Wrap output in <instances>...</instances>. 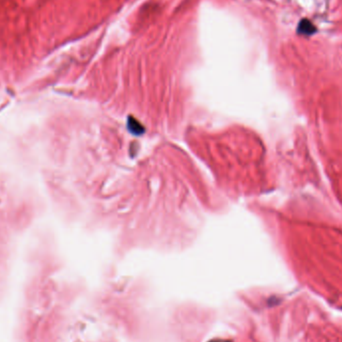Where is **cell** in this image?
Segmentation results:
<instances>
[{"label":"cell","instance_id":"cell-1","mask_svg":"<svg viewBox=\"0 0 342 342\" xmlns=\"http://www.w3.org/2000/svg\"><path fill=\"white\" fill-rule=\"evenodd\" d=\"M299 27H302V30H299V31H302L303 33L310 34L312 32L311 31L312 24L310 22H303V21H302V22L300 23V25H299Z\"/></svg>","mask_w":342,"mask_h":342}]
</instances>
